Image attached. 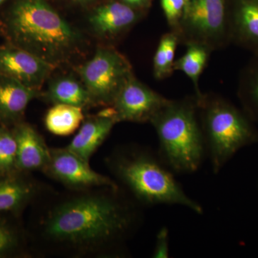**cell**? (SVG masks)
Returning <instances> with one entry per match:
<instances>
[{
  "label": "cell",
  "instance_id": "obj_1",
  "mask_svg": "<svg viewBox=\"0 0 258 258\" xmlns=\"http://www.w3.org/2000/svg\"><path fill=\"white\" fill-rule=\"evenodd\" d=\"M30 208L32 257H119L139 222L137 205L120 186L62 191L49 186Z\"/></svg>",
  "mask_w": 258,
  "mask_h": 258
},
{
  "label": "cell",
  "instance_id": "obj_2",
  "mask_svg": "<svg viewBox=\"0 0 258 258\" xmlns=\"http://www.w3.org/2000/svg\"><path fill=\"white\" fill-rule=\"evenodd\" d=\"M6 27L14 45L55 68L69 61L82 44L79 32L47 0H18Z\"/></svg>",
  "mask_w": 258,
  "mask_h": 258
},
{
  "label": "cell",
  "instance_id": "obj_3",
  "mask_svg": "<svg viewBox=\"0 0 258 258\" xmlns=\"http://www.w3.org/2000/svg\"><path fill=\"white\" fill-rule=\"evenodd\" d=\"M106 164L136 201L144 205H178L198 214L203 209L184 192L169 169L144 148L125 146L106 157Z\"/></svg>",
  "mask_w": 258,
  "mask_h": 258
},
{
  "label": "cell",
  "instance_id": "obj_4",
  "mask_svg": "<svg viewBox=\"0 0 258 258\" xmlns=\"http://www.w3.org/2000/svg\"><path fill=\"white\" fill-rule=\"evenodd\" d=\"M150 123L157 132L159 154L166 166L176 173L198 170L206 147L195 95L169 100Z\"/></svg>",
  "mask_w": 258,
  "mask_h": 258
},
{
  "label": "cell",
  "instance_id": "obj_5",
  "mask_svg": "<svg viewBox=\"0 0 258 258\" xmlns=\"http://www.w3.org/2000/svg\"><path fill=\"white\" fill-rule=\"evenodd\" d=\"M196 98L206 150L218 173L240 149L258 142V132L244 111L220 95L203 93Z\"/></svg>",
  "mask_w": 258,
  "mask_h": 258
},
{
  "label": "cell",
  "instance_id": "obj_6",
  "mask_svg": "<svg viewBox=\"0 0 258 258\" xmlns=\"http://www.w3.org/2000/svg\"><path fill=\"white\" fill-rule=\"evenodd\" d=\"M179 43H198L212 51L231 44L229 0H189L175 32Z\"/></svg>",
  "mask_w": 258,
  "mask_h": 258
},
{
  "label": "cell",
  "instance_id": "obj_7",
  "mask_svg": "<svg viewBox=\"0 0 258 258\" xmlns=\"http://www.w3.org/2000/svg\"><path fill=\"white\" fill-rule=\"evenodd\" d=\"M93 106H111L125 81L134 74L126 57L114 47H101L77 68Z\"/></svg>",
  "mask_w": 258,
  "mask_h": 258
},
{
  "label": "cell",
  "instance_id": "obj_8",
  "mask_svg": "<svg viewBox=\"0 0 258 258\" xmlns=\"http://www.w3.org/2000/svg\"><path fill=\"white\" fill-rule=\"evenodd\" d=\"M43 174L69 189H87L101 186L118 187L115 180L93 170L67 148H50V157Z\"/></svg>",
  "mask_w": 258,
  "mask_h": 258
},
{
  "label": "cell",
  "instance_id": "obj_9",
  "mask_svg": "<svg viewBox=\"0 0 258 258\" xmlns=\"http://www.w3.org/2000/svg\"><path fill=\"white\" fill-rule=\"evenodd\" d=\"M132 74L120 88L111 106L117 123H150L169 101Z\"/></svg>",
  "mask_w": 258,
  "mask_h": 258
},
{
  "label": "cell",
  "instance_id": "obj_10",
  "mask_svg": "<svg viewBox=\"0 0 258 258\" xmlns=\"http://www.w3.org/2000/svg\"><path fill=\"white\" fill-rule=\"evenodd\" d=\"M55 69L46 61L16 45L0 47V75L17 80L33 89L40 91Z\"/></svg>",
  "mask_w": 258,
  "mask_h": 258
},
{
  "label": "cell",
  "instance_id": "obj_11",
  "mask_svg": "<svg viewBox=\"0 0 258 258\" xmlns=\"http://www.w3.org/2000/svg\"><path fill=\"white\" fill-rule=\"evenodd\" d=\"M48 187L31 173L18 170L0 174V213L23 216L24 212Z\"/></svg>",
  "mask_w": 258,
  "mask_h": 258
},
{
  "label": "cell",
  "instance_id": "obj_12",
  "mask_svg": "<svg viewBox=\"0 0 258 258\" xmlns=\"http://www.w3.org/2000/svg\"><path fill=\"white\" fill-rule=\"evenodd\" d=\"M144 14L120 0H110L93 10L88 22L98 37L113 40L130 30Z\"/></svg>",
  "mask_w": 258,
  "mask_h": 258
},
{
  "label": "cell",
  "instance_id": "obj_13",
  "mask_svg": "<svg viewBox=\"0 0 258 258\" xmlns=\"http://www.w3.org/2000/svg\"><path fill=\"white\" fill-rule=\"evenodd\" d=\"M17 142V169L24 172H43L50 157V148L30 123L22 121L12 128Z\"/></svg>",
  "mask_w": 258,
  "mask_h": 258
},
{
  "label": "cell",
  "instance_id": "obj_14",
  "mask_svg": "<svg viewBox=\"0 0 258 258\" xmlns=\"http://www.w3.org/2000/svg\"><path fill=\"white\" fill-rule=\"evenodd\" d=\"M116 123L111 107H105L96 115L84 118L79 132L66 147L83 160L90 162L91 158L108 138Z\"/></svg>",
  "mask_w": 258,
  "mask_h": 258
},
{
  "label": "cell",
  "instance_id": "obj_15",
  "mask_svg": "<svg viewBox=\"0 0 258 258\" xmlns=\"http://www.w3.org/2000/svg\"><path fill=\"white\" fill-rule=\"evenodd\" d=\"M231 43L258 55V0H229Z\"/></svg>",
  "mask_w": 258,
  "mask_h": 258
},
{
  "label": "cell",
  "instance_id": "obj_16",
  "mask_svg": "<svg viewBox=\"0 0 258 258\" xmlns=\"http://www.w3.org/2000/svg\"><path fill=\"white\" fill-rule=\"evenodd\" d=\"M41 95L39 90L0 75V123L8 126L22 121L29 103Z\"/></svg>",
  "mask_w": 258,
  "mask_h": 258
},
{
  "label": "cell",
  "instance_id": "obj_17",
  "mask_svg": "<svg viewBox=\"0 0 258 258\" xmlns=\"http://www.w3.org/2000/svg\"><path fill=\"white\" fill-rule=\"evenodd\" d=\"M23 216L0 213V258L32 257Z\"/></svg>",
  "mask_w": 258,
  "mask_h": 258
},
{
  "label": "cell",
  "instance_id": "obj_18",
  "mask_svg": "<svg viewBox=\"0 0 258 258\" xmlns=\"http://www.w3.org/2000/svg\"><path fill=\"white\" fill-rule=\"evenodd\" d=\"M43 97L45 101L53 105L62 103L81 107L83 109L93 106L82 81L71 76L57 78L52 81Z\"/></svg>",
  "mask_w": 258,
  "mask_h": 258
},
{
  "label": "cell",
  "instance_id": "obj_19",
  "mask_svg": "<svg viewBox=\"0 0 258 258\" xmlns=\"http://www.w3.org/2000/svg\"><path fill=\"white\" fill-rule=\"evenodd\" d=\"M83 109L72 105L54 104L45 116V125L49 132L60 137L74 134L84 120Z\"/></svg>",
  "mask_w": 258,
  "mask_h": 258
},
{
  "label": "cell",
  "instance_id": "obj_20",
  "mask_svg": "<svg viewBox=\"0 0 258 258\" xmlns=\"http://www.w3.org/2000/svg\"><path fill=\"white\" fill-rule=\"evenodd\" d=\"M185 46L186 50L184 55L174 61V71H181L191 80L195 88V95L200 97L203 93L199 86V81L208 63L212 51L201 44L189 43Z\"/></svg>",
  "mask_w": 258,
  "mask_h": 258
},
{
  "label": "cell",
  "instance_id": "obj_21",
  "mask_svg": "<svg viewBox=\"0 0 258 258\" xmlns=\"http://www.w3.org/2000/svg\"><path fill=\"white\" fill-rule=\"evenodd\" d=\"M237 95L244 113L258 123V55H254L241 72Z\"/></svg>",
  "mask_w": 258,
  "mask_h": 258
},
{
  "label": "cell",
  "instance_id": "obj_22",
  "mask_svg": "<svg viewBox=\"0 0 258 258\" xmlns=\"http://www.w3.org/2000/svg\"><path fill=\"white\" fill-rule=\"evenodd\" d=\"M179 44L177 35L171 30L161 37L153 58V72L156 79H167L174 73L175 52Z\"/></svg>",
  "mask_w": 258,
  "mask_h": 258
},
{
  "label": "cell",
  "instance_id": "obj_23",
  "mask_svg": "<svg viewBox=\"0 0 258 258\" xmlns=\"http://www.w3.org/2000/svg\"><path fill=\"white\" fill-rule=\"evenodd\" d=\"M18 171L17 142L12 128L0 123V174Z\"/></svg>",
  "mask_w": 258,
  "mask_h": 258
},
{
  "label": "cell",
  "instance_id": "obj_24",
  "mask_svg": "<svg viewBox=\"0 0 258 258\" xmlns=\"http://www.w3.org/2000/svg\"><path fill=\"white\" fill-rule=\"evenodd\" d=\"M163 13L171 31L175 32L179 28L186 6V0H160Z\"/></svg>",
  "mask_w": 258,
  "mask_h": 258
},
{
  "label": "cell",
  "instance_id": "obj_25",
  "mask_svg": "<svg viewBox=\"0 0 258 258\" xmlns=\"http://www.w3.org/2000/svg\"><path fill=\"white\" fill-rule=\"evenodd\" d=\"M169 231L166 227H163L158 232L156 245L152 257L155 258H168L169 255Z\"/></svg>",
  "mask_w": 258,
  "mask_h": 258
},
{
  "label": "cell",
  "instance_id": "obj_26",
  "mask_svg": "<svg viewBox=\"0 0 258 258\" xmlns=\"http://www.w3.org/2000/svg\"><path fill=\"white\" fill-rule=\"evenodd\" d=\"M134 9L147 13L152 6V0H120Z\"/></svg>",
  "mask_w": 258,
  "mask_h": 258
},
{
  "label": "cell",
  "instance_id": "obj_27",
  "mask_svg": "<svg viewBox=\"0 0 258 258\" xmlns=\"http://www.w3.org/2000/svg\"><path fill=\"white\" fill-rule=\"evenodd\" d=\"M71 1L74 2V3H77V4L85 5L91 3L93 0H71Z\"/></svg>",
  "mask_w": 258,
  "mask_h": 258
},
{
  "label": "cell",
  "instance_id": "obj_28",
  "mask_svg": "<svg viewBox=\"0 0 258 258\" xmlns=\"http://www.w3.org/2000/svg\"><path fill=\"white\" fill-rule=\"evenodd\" d=\"M5 1H6V0H0V5L3 4V3H5Z\"/></svg>",
  "mask_w": 258,
  "mask_h": 258
},
{
  "label": "cell",
  "instance_id": "obj_29",
  "mask_svg": "<svg viewBox=\"0 0 258 258\" xmlns=\"http://www.w3.org/2000/svg\"><path fill=\"white\" fill-rule=\"evenodd\" d=\"M186 2L189 1V0H186Z\"/></svg>",
  "mask_w": 258,
  "mask_h": 258
}]
</instances>
